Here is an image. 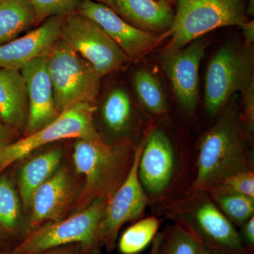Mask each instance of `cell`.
Here are the masks:
<instances>
[{
  "instance_id": "obj_1",
  "label": "cell",
  "mask_w": 254,
  "mask_h": 254,
  "mask_svg": "<svg viewBox=\"0 0 254 254\" xmlns=\"http://www.w3.org/2000/svg\"><path fill=\"white\" fill-rule=\"evenodd\" d=\"M235 95L197 142L186 190H205L235 174L254 170V140L246 131Z\"/></svg>"
},
{
  "instance_id": "obj_2",
  "label": "cell",
  "mask_w": 254,
  "mask_h": 254,
  "mask_svg": "<svg viewBox=\"0 0 254 254\" xmlns=\"http://www.w3.org/2000/svg\"><path fill=\"white\" fill-rule=\"evenodd\" d=\"M152 210L155 216L185 229L209 253L254 254L246 250L237 227L204 190H184Z\"/></svg>"
},
{
  "instance_id": "obj_3",
  "label": "cell",
  "mask_w": 254,
  "mask_h": 254,
  "mask_svg": "<svg viewBox=\"0 0 254 254\" xmlns=\"http://www.w3.org/2000/svg\"><path fill=\"white\" fill-rule=\"evenodd\" d=\"M195 156V148L183 146L153 122L138 163V178L149 206H158L187 190Z\"/></svg>"
},
{
  "instance_id": "obj_4",
  "label": "cell",
  "mask_w": 254,
  "mask_h": 254,
  "mask_svg": "<svg viewBox=\"0 0 254 254\" xmlns=\"http://www.w3.org/2000/svg\"><path fill=\"white\" fill-rule=\"evenodd\" d=\"M136 145L110 144L103 139H76L72 160L83 182L73 214L95 199H110L131 169Z\"/></svg>"
},
{
  "instance_id": "obj_5",
  "label": "cell",
  "mask_w": 254,
  "mask_h": 254,
  "mask_svg": "<svg viewBox=\"0 0 254 254\" xmlns=\"http://www.w3.org/2000/svg\"><path fill=\"white\" fill-rule=\"evenodd\" d=\"M176 11L170 40L162 53L185 48L200 37L227 26H241L250 21L246 14L247 0H176Z\"/></svg>"
},
{
  "instance_id": "obj_6",
  "label": "cell",
  "mask_w": 254,
  "mask_h": 254,
  "mask_svg": "<svg viewBox=\"0 0 254 254\" xmlns=\"http://www.w3.org/2000/svg\"><path fill=\"white\" fill-rule=\"evenodd\" d=\"M254 83V48L245 43L220 47L209 61L205 78L204 105L215 120L229 100Z\"/></svg>"
},
{
  "instance_id": "obj_7",
  "label": "cell",
  "mask_w": 254,
  "mask_h": 254,
  "mask_svg": "<svg viewBox=\"0 0 254 254\" xmlns=\"http://www.w3.org/2000/svg\"><path fill=\"white\" fill-rule=\"evenodd\" d=\"M108 200L95 199L78 213L58 221L47 222L32 230L13 254H39L60 246L80 244L83 254H102L97 230Z\"/></svg>"
},
{
  "instance_id": "obj_8",
  "label": "cell",
  "mask_w": 254,
  "mask_h": 254,
  "mask_svg": "<svg viewBox=\"0 0 254 254\" xmlns=\"http://www.w3.org/2000/svg\"><path fill=\"white\" fill-rule=\"evenodd\" d=\"M55 105L61 113L80 103L95 104L101 77L91 64L61 39L47 55Z\"/></svg>"
},
{
  "instance_id": "obj_9",
  "label": "cell",
  "mask_w": 254,
  "mask_h": 254,
  "mask_svg": "<svg viewBox=\"0 0 254 254\" xmlns=\"http://www.w3.org/2000/svg\"><path fill=\"white\" fill-rule=\"evenodd\" d=\"M96 110L93 103H77L64 110L54 121L41 129L14 141L0 152V171L53 142L68 138L103 139L95 126Z\"/></svg>"
},
{
  "instance_id": "obj_10",
  "label": "cell",
  "mask_w": 254,
  "mask_h": 254,
  "mask_svg": "<svg viewBox=\"0 0 254 254\" xmlns=\"http://www.w3.org/2000/svg\"><path fill=\"white\" fill-rule=\"evenodd\" d=\"M153 123L135 147L134 158L128 175L107 202L97 230V238L108 252L117 245L119 232L127 222L143 218L149 200L138 178V163Z\"/></svg>"
},
{
  "instance_id": "obj_11",
  "label": "cell",
  "mask_w": 254,
  "mask_h": 254,
  "mask_svg": "<svg viewBox=\"0 0 254 254\" xmlns=\"http://www.w3.org/2000/svg\"><path fill=\"white\" fill-rule=\"evenodd\" d=\"M60 39L91 64L101 78L131 63L101 28L76 11L64 16Z\"/></svg>"
},
{
  "instance_id": "obj_12",
  "label": "cell",
  "mask_w": 254,
  "mask_h": 254,
  "mask_svg": "<svg viewBox=\"0 0 254 254\" xmlns=\"http://www.w3.org/2000/svg\"><path fill=\"white\" fill-rule=\"evenodd\" d=\"M76 12L96 23L121 48L131 62L143 59L169 38L168 32L156 34L138 29L127 23L108 6L93 0H81Z\"/></svg>"
},
{
  "instance_id": "obj_13",
  "label": "cell",
  "mask_w": 254,
  "mask_h": 254,
  "mask_svg": "<svg viewBox=\"0 0 254 254\" xmlns=\"http://www.w3.org/2000/svg\"><path fill=\"white\" fill-rule=\"evenodd\" d=\"M81 187L69 168L60 166L33 195L28 216L30 232L45 222L72 215Z\"/></svg>"
},
{
  "instance_id": "obj_14",
  "label": "cell",
  "mask_w": 254,
  "mask_h": 254,
  "mask_svg": "<svg viewBox=\"0 0 254 254\" xmlns=\"http://www.w3.org/2000/svg\"><path fill=\"white\" fill-rule=\"evenodd\" d=\"M208 46L205 39L191 42L185 48L162 53L160 63L168 76L180 108L185 115L192 117L198 105V71Z\"/></svg>"
},
{
  "instance_id": "obj_15",
  "label": "cell",
  "mask_w": 254,
  "mask_h": 254,
  "mask_svg": "<svg viewBox=\"0 0 254 254\" xmlns=\"http://www.w3.org/2000/svg\"><path fill=\"white\" fill-rule=\"evenodd\" d=\"M100 118L110 144H137L153 122H147L122 86L113 87L107 93L100 105Z\"/></svg>"
},
{
  "instance_id": "obj_16",
  "label": "cell",
  "mask_w": 254,
  "mask_h": 254,
  "mask_svg": "<svg viewBox=\"0 0 254 254\" xmlns=\"http://www.w3.org/2000/svg\"><path fill=\"white\" fill-rule=\"evenodd\" d=\"M27 91L28 115L24 136L35 133L59 116L48 68L47 55L33 60L20 69Z\"/></svg>"
},
{
  "instance_id": "obj_17",
  "label": "cell",
  "mask_w": 254,
  "mask_h": 254,
  "mask_svg": "<svg viewBox=\"0 0 254 254\" xmlns=\"http://www.w3.org/2000/svg\"><path fill=\"white\" fill-rule=\"evenodd\" d=\"M64 16L47 18L38 27L0 46V68L20 70L48 55L61 37Z\"/></svg>"
},
{
  "instance_id": "obj_18",
  "label": "cell",
  "mask_w": 254,
  "mask_h": 254,
  "mask_svg": "<svg viewBox=\"0 0 254 254\" xmlns=\"http://www.w3.org/2000/svg\"><path fill=\"white\" fill-rule=\"evenodd\" d=\"M93 1L108 6L131 26L156 34L168 32L175 17V11L170 5L156 0Z\"/></svg>"
},
{
  "instance_id": "obj_19",
  "label": "cell",
  "mask_w": 254,
  "mask_h": 254,
  "mask_svg": "<svg viewBox=\"0 0 254 254\" xmlns=\"http://www.w3.org/2000/svg\"><path fill=\"white\" fill-rule=\"evenodd\" d=\"M11 179L0 175V245L12 250L30 232L28 217ZM6 250V249H5Z\"/></svg>"
},
{
  "instance_id": "obj_20",
  "label": "cell",
  "mask_w": 254,
  "mask_h": 254,
  "mask_svg": "<svg viewBox=\"0 0 254 254\" xmlns=\"http://www.w3.org/2000/svg\"><path fill=\"white\" fill-rule=\"evenodd\" d=\"M28 115L27 91L21 71L0 68V118L16 133H24Z\"/></svg>"
},
{
  "instance_id": "obj_21",
  "label": "cell",
  "mask_w": 254,
  "mask_h": 254,
  "mask_svg": "<svg viewBox=\"0 0 254 254\" xmlns=\"http://www.w3.org/2000/svg\"><path fill=\"white\" fill-rule=\"evenodd\" d=\"M63 158V150L53 148L36 155L21 167L18 174V195L25 211L29 212L35 192L56 173Z\"/></svg>"
},
{
  "instance_id": "obj_22",
  "label": "cell",
  "mask_w": 254,
  "mask_h": 254,
  "mask_svg": "<svg viewBox=\"0 0 254 254\" xmlns=\"http://www.w3.org/2000/svg\"><path fill=\"white\" fill-rule=\"evenodd\" d=\"M37 23L31 0H0V46Z\"/></svg>"
},
{
  "instance_id": "obj_23",
  "label": "cell",
  "mask_w": 254,
  "mask_h": 254,
  "mask_svg": "<svg viewBox=\"0 0 254 254\" xmlns=\"http://www.w3.org/2000/svg\"><path fill=\"white\" fill-rule=\"evenodd\" d=\"M132 84L143 109L155 120L168 118V100L161 83L151 71L141 68L132 76Z\"/></svg>"
},
{
  "instance_id": "obj_24",
  "label": "cell",
  "mask_w": 254,
  "mask_h": 254,
  "mask_svg": "<svg viewBox=\"0 0 254 254\" xmlns=\"http://www.w3.org/2000/svg\"><path fill=\"white\" fill-rule=\"evenodd\" d=\"M204 190L235 227L242 226L254 216V198L234 191L220 183Z\"/></svg>"
},
{
  "instance_id": "obj_25",
  "label": "cell",
  "mask_w": 254,
  "mask_h": 254,
  "mask_svg": "<svg viewBox=\"0 0 254 254\" xmlns=\"http://www.w3.org/2000/svg\"><path fill=\"white\" fill-rule=\"evenodd\" d=\"M148 254H198L194 238L177 224L168 225L158 232Z\"/></svg>"
},
{
  "instance_id": "obj_26",
  "label": "cell",
  "mask_w": 254,
  "mask_h": 254,
  "mask_svg": "<svg viewBox=\"0 0 254 254\" xmlns=\"http://www.w3.org/2000/svg\"><path fill=\"white\" fill-rule=\"evenodd\" d=\"M163 220L151 215L139 219L128 227L119 240L120 253L138 254L143 252L154 240Z\"/></svg>"
},
{
  "instance_id": "obj_27",
  "label": "cell",
  "mask_w": 254,
  "mask_h": 254,
  "mask_svg": "<svg viewBox=\"0 0 254 254\" xmlns=\"http://www.w3.org/2000/svg\"><path fill=\"white\" fill-rule=\"evenodd\" d=\"M81 0H31L38 23L53 16H66L76 12Z\"/></svg>"
},
{
  "instance_id": "obj_28",
  "label": "cell",
  "mask_w": 254,
  "mask_h": 254,
  "mask_svg": "<svg viewBox=\"0 0 254 254\" xmlns=\"http://www.w3.org/2000/svg\"><path fill=\"white\" fill-rule=\"evenodd\" d=\"M218 183L237 193L254 198V170L237 173Z\"/></svg>"
},
{
  "instance_id": "obj_29",
  "label": "cell",
  "mask_w": 254,
  "mask_h": 254,
  "mask_svg": "<svg viewBox=\"0 0 254 254\" xmlns=\"http://www.w3.org/2000/svg\"><path fill=\"white\" fill-rule=\"evenodd\" d=\"M242 108H241L242 122L247 134L254 140V83L242 92Z\"/></svg>"
},
{
  "instance_id": "obj_30",
  "label": "cell",
  "mask_w": 254,
  "mask_h": 254,
  "mask_svg": "<svg viewBox=\"0 0 254 254\" xmlns=\"http://www.w3.org/2000/svg\"><path fill=\"white\" fill-rule=\"evenodd\" d=\"M239 231L242 244L246 250L250 253H254V216L240 227Z\"/></svg>"
},
{
  "instance_id": "obj_31",
  "label": "cell",
  "mask_w": 254,
  "mask_h": 254,
  "mask_svg": "<svg viewBox=\"0 0 254 254\" xmlns=\"http://www.w3.org/2000/svg\"><path fill=\"white\" fill-rule=\"evenodd\" d=\"M39 254H83V247L80 244H70L50 249Z\"/></svg>"
},
{
  "instance_id": "obj_32",
  "label": "cell",
  "mask_w": 254,
  "mask_h": 254,
  "mask_svg": "<svg viewBox=\"0 0 254 254\" xmlns=\"http://www.w3.org/2000/svg\"><path fill=\"white\" fill-rule=\"evenodd\" d=\"M15 133L0 118V152L14 141Z\"/></svg>"
},
{
  "instance_id": "obj_33",
  "label": "cell",
  "mask_w": 254,
  "mask_h": 254,
  "mask_svg": "<svg viewBox=\"0 0 254 254\" xmlns=\"http://www.w3.org/2000/svg\"><path fill=\"white\" fill-rule=\"evenodd\" d=\"M242 28L243 33L244 43L248 46H254V20H250L247 23H244Z\"/></svg>"
},
{
  "instance_id": "obj_34",
  "label": "cell",
  "mask_w": 254,
  "mask_h": 254,
  "mask_svg": "<svg viewBox=\"0 0 254 254\" xmlns=\"http://www.w3.org/2000/svg\"><path fill=\"white\" fill-rule=\"evenodd\" d=\"M246 14L247 17H254V0H247Z\"/></svg>"
},
{
  "instance_id": "obj_35",
  "label": "cell",
  "mask_w": 254,
  "mask_h": 254,
  "mask_svg": "<svg viewBox=\"0 0 254 254\" xmlns=\"http://www.w3.org/2000/svg\"><path fill=\"white\" fill-rule=\"evenodd\" d=\"M156 1H161V2L165 3V4H168L172 6V5L175 4L176 0H156Z\"/></svg>"
},
{
  "instance_id": "obj_36",
  "label": "cell",
  "mask_w": 254,
  "mask_h": 254,
  "mask_svg": "<svg viewBox=\"0 0 254 254\" xmlns=\"http://www.w3.org/2000/svg\"><path fill=\"white\" fill-rule=\"evenodd\" d=\"M0 254H13V252L11 250H4L0 252Z\"/></svg>"
},
{
  "instance_id": "obj_37",
  "label": "cell",
  "mask_w": 254,
  "mask_h": 254,
  "mask_svg": "<svg viewBox=\"0 0 254 254\" xmlns=\"http://www.w3.org/2000/svg\"><path fill=\"white\" fill-rule=\"evenodd\" d=\"M198 254H212L209 253V252H206V251L203 250V249H201L200 247V250H199V252H198Z\"/></svg>"
},
{
  "instance_id": "obj_38",
  "label": "cell",
  "mask_w": 254,
  "mask_h": 254,
  "mask_svg": "<svg viewBox=\"0 0 254 254\" xmlns=\"http://www.w3.org/2000/svg\"><path fill=\"white\" fill-rule=\"evenodd\" d=\"M5 250V249L3 248L2 247H1V245H0V252H1V251Z\"/></svg>"
},
{
  "instance_id": "obj_39",
  "label": "cell",
  "mask_w": 254,
  "mask_h": 254,
  "mask_svg": "<svg viewBox=\"0 0 254 254\" xmlns=\"http://www.w3.org/2000/svg\"><path fill=\"white\" fill-rule=\"evenodd\" d=\"M1 171H0V174H1Z\"/></svg>"
},
{
  "instance_id": "obj_40",
  "label": "cell",
  "mask_w": 254,
  "mask_h": 254,
  "mask_svg": "<svg viewBox=\"0 0 254 254\" xmlns=\"http://www.w3.org/2000/svg\"></svg>"
}]
</instances>
